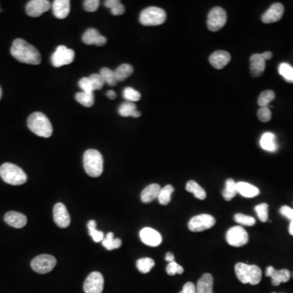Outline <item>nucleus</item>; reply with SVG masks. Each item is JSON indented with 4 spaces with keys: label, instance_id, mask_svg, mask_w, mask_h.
Segmentation results:
<instances>
[{
    "label": "nucleus",
    "instance_id": "nucleus-1",
    "mask_svg": "<svg viewBox=\"0 0 293 293\" xmlns=\"http://www.w3.org/2000/svg\"><path fill=\"white\" fill-rule=\"evenodd\" d=\"M11 54L18 61L29 65H39L42 61L40 53L36 47L22 38H16L14 40L11 47Z\"/></svg>",
    "mask_w": 293,
    "mask_h": 293
},
{
    "label": "nucleus",
    "instance_id": "nucleus-2",
    "mask_svg": "<svg viewBox=\"0 0 293 293\" xmlns=\"http://www.w3.org/2000/svg\"><path fill=\"white\" fill-rule=\"evenodd\" d=\"M27 125L29 130L38 136L49 138L53 129L49 119L43 112H36L28 117Z\"/></svg>",
    "mask_w": 293,
    "mask_h": 293
},
{
    "label": "nucleus",
    "instance_id": "nucleus-3",
    "mask_svg": "<svg viewBox=\"0 0 293 293\" xmlns=\"http://www.w3.org/2000/svg\"><path fill=\"white\" fill-rule=\"evenodd\" d=\"M235 271L238 280L244 285H257L262 280V270L256 265L239 262L235 265Z\"/></svg>",
    "mask_w": 293,
    "mask_h": 293
},
{
    "label": "nucleus",
    "instance_id": "nucleus-4",
    "mask_svg": "<svg viewBox=\"0 0 293 293\" xmlns=\"http://www.w3.org/2000/svg\"><path fill=\"white\" fill-rule=\"evenodd\" d=\"M83 166L86 172L93 178L99 177L103 170L102 154L96 149H88L83 156Z\"/></svg>",
    "mask_w": 293,
    "mask_h": 293
},
{
    "label": "nucleus",
    "instance_id": "nucleus-5",
    "mask_svg": "<svg viewBox=\"0 0 293 293\" xmlns=\"http://www.w3.org/2000/svg\"><path fill=\"white\" fill-rule=\"evenodd\" d=\"M0 177L7 184L19 186L27 182V175L22 169L11 163H4L0 167Z\"/></svg>",
    "mask_w": 293,
    "mask_h": 293
},
{
    "label": "nucleus",
    "instance_id": "nucleus-6",
    "mask_svg": "<svg viewBox=\"0 0 293 293\" xmlns=\"http://www.w3.org/2000/svg\"><path fill=\"white\" fill-rule=\"evenodd\" d=\"M166 20L165 10L157 7H149L144 9L139 16V21L146 26L162 25Z\"/></svg>",
    "mask_w": 293,
    "mask_h": 293
},
{
    "label": "nucleus",
    "instance_id": "nucleus-7",
    "mask_svg": "<svg viewBox=\"0 0 293 293\" xmlns=\"http://www.w3.org/2000/svg\"><path fill=\"white\" fill-rule=\"evenodd\" d=\"M227 15L223 8L215 7L211 9L208 15L207 26L210 31L217 32L226 25Z\"/></svg>",
    "mask_w": 293,
    "mask_h": 293
},
{
    "label": "nucleus",
    "instance_id": "nucleus-8",
    "mask_svg": "<svg viewBox=\"0 0 293 293\" xmlns=\"http://www.w3.org/2000/svg\"><path fill=\"white\" fill-rule=\"evenodd\" d=\"M216 223V219L212 215L203 213L193 217L188 223V228L193 232H199L210 229Z\"/></svg>",
    "mask_w": 293,
    "mask_h": 293
},
{
    "label": "nucleus",
    "instance_id": "nucleus-9",
    "mask_svg": "<svg viewBox=\"0 0 293 293\" xmlns=\"http://www.w3.org/2000/svg\"><path fill=\"white\" fill-rule=\"evenodd\" d=\"M75 52L74 50L61 45L56 48V52L52 56V63L54 67H62L64 65H70L74 61Z\"/></svg>",
    "mask_w": 293,
    "mask_h": 293
},
{
    "label": "nucleus",
    "instance_id": "nucleus-10",
    "mask_svg": "<svg viewBox=\"0 0 293 293\" xmlns=\"http://www.w3.org/2000/svg\"><path fill=\"white\" fill-rule=\"evenodd\" d=\"M226 239L231 246L238 248L249 243V234L242 226H233L226 232Z\"/></svg>",
    "mask_w": 293,
    "mask_h": 293
},
{
    "label": "nucleus",
    "instance_id": "nucleus-11",
    "mask_svg": "<svg viewBox=\"0 0 293 293\" xmlns=\"http://www.w3.org/2000/svg\"><path fill=\"white\" fill-rule=\"evenodd\" d=\"M56 262V258L53 256L43 254L32 260L31 267L37 273L47 274L55 268Z\"/></svg>",
    "mask_w": 293,
    "mask_h": 293
},
{
    "label": "nucleus",
    "instance_id": "nucleus-12",
    "mask_svg": "<svg viewBox=\"0 0 293 293\" xmlns=\"http://www.w3.org/2000/svg\"><path fill=\"white\" fill-rule=\"evenodd\" d=\"M104 286V280L102 274L94 271L86 279L83 289L86 293H102Z\"/></svg>",
    "mask_w": 293,
    "mask_h": 293
},
{
    "label": "nucleus",
    "instance_id": "nucleus-13",
    "mask_svg": "<svg viewBox=\"0 0 293 293\" xmlns=\"http://www.w3.org/2000/svg\"><path fill=\"white\" fill-rule=\"evenodd\" d=\"M52 4L47 0H31L26 5V13L31 17H38L49 11Z\"/></svg>",
    "mask_w": 293,
    "mask_h": 293
},
{
    "label": "nucleus",
    "instance_id": "nucleus-14",
    "mask_svg": "<svg viewBox=\"0 0 293 293\" xmlns=\"http://www.w3.org/2000/svg\"><path fill=\"white\" fill-rule=\"evenodd\" d=\"M53 217L54 222L59 227L66 228L70 226L71 222L70 213L68 212L65 204L62 203H57L54 206Z\"/></svg>",
    "mask_w": 293,
    "mask_h": 293
},
{
    "label": "nucleus",
    "instance_id": "nucleus-15",
    "mask_svg": "<svg viewBox=\"0 0 293 293\" xmlns=\"http://www.w3.org/2000/svg\"><path fill=\"white\" fill-rule=\"evenodd\" d=\"M139 236L143 244H145L148 246H159L162 242V236L161 234L150 227L142 229L139 233Z\"/></svg>",
    "mask_w": 293,
    "mask_h": 293
},
{
    "label": "nucleus",
    "instance_id": "nucleus-16",
    "mask_svg": "<svg viewBox=\"0 0 293 293\" xmlns=\"http://www.w3.org/2000/svg\"><path fill=\"white\" fill-rule=\"evenodd\" d=\"M266 276L271 278V284L274 286H279L282 283L289 282L291 278V272L287 269L278 271L273 267H268L266 271Z\"/></svg>",
    "mask_w": 293,
    "mask_h": 293
},
{
    "label": "nucleus",
    "instance_id": "nucleus-17",
    "mask_svg": "<svg viewBox=\"0 0 293 293\" xmlns=\"http://www.w3.org/2000/svg\"><path fill=\"white\" fill-rule=\"evenodd\" d=\"M285 11V7L282 3L276 2L271 5V7L262 16V22L265 24L277 22L281 20Z\"/></svg>",
    "mask_w": 293,
    "mask_h": 293
},
{
    "label": "nucleus",
    "instance_id": "nucleus-18",
    "mask_svg": "<svg viewBox=\"0 0 293 293\" xmlns=\"http://www.w3.org/2000/svg\"><path fill=\"white\" fill-rule=\"evenodd\" d=\"M231 61V55L226 51H216L209 57V62L215 69L222 70Z\"/></svg>",
    "mask_w": 293,
    "mask_h": 293
},
{
    "label": "nucleus",
    "instance_id": "nucleus-19",
    "mask_svg": "<svg viewBox=\"0 0 293 293\" xmlns=\"http://www.w3.org/2000/svg\"><path fill=\"white\" fill-rule=\"evenodd\" d=\"M266 69V61L261 54H253L250 57V73L253 78L262 76Z\"/></svg>",
    "mask_w": 293,
    "mask_h": 293
},
{
    "label": "nucleus",
    "instance_id": "nucleus-20",
    "mask_svg": "<svg viewBox=\"0 0 293 293\" xmlns=\"http://www.w3.org/2000/svg\"><path fill=\"white\" fill-rule=\"evenodd\" d=\"M83 43L88 45H97L98 47L103 46L107 43V38L101 35L96 29H88L83 36Z\"/></svg>",
    "mask_w": 293,
    "mask_h": 293
},
{
    "label": "nucleus",
    "instance_id": "nucleus-21",
    "mask_svg": "<svg viewBox=\"0 0 293 293\" xmlns=\"http://www.w3.org/2000/svg\"><path fill=\"white\" fill-rule=\"evenodd\" d=\"M4 221L9 226L15 228H22L26 225L27 217L22 213L10 211L7 212L4 216Z\"/></svg>",
    "mask_w": 293,
    "mask_h": 293
},
{
    "label": "nucleus",
    "instance_id": "nucleus-22",
    "mask_svg": "<svg viewBox=\"0 0 293 293\" xmlns=\"http://www.w3.org/2000/svg\"><path fill=\"white\" fill-rule=\"evenodd\" d=\"M53 14L58 19H65L70 12V0H55L52 3Z\"/></svg>",
    "mask_w": 293,
    "mask_h": 293
},
{
    "label": "nucleus",
    "instance_id": "nucleus-23",
    "mask_svg": "<svg viewBox=\"0 0 293 293\" xmlns=\"http://www.w3.org/2000/svg\"><path fill=\"white\" fill-rule=\"evenodd\" d=\"M161 188L159 184H153L148 185L145 189L142 192L141 200L143 203H150L156 199H158Z\"/></svg>",
    "mask_w": 293,
    "mask_h": 293
},
{
    "label": "nucleus",
    "instance_id": "nucleus-24",
    "mask_svg": "<svg viewBox=\"0 0 293 293\" xmlns=\"http://www.w3.org/2000/svg\"><path fill=\"white\" fill-rule=\"evenodd\" d=\"M213 278L211 274H204L197 282V293H213Z\"/></svg>",
    "mask_w": 293,
    "mask_h": 293
},
{
    "label": "nucleus",
    "instance_id": "nucleus-25",
    "mask_svg": "<svg viewBox=\"0 0 293 293\" xmlns=\"http://www.w3.org/2000/svg\"><path fill=\"white\" fill-rule=\"evenodd\" d=\"M236 186L238 193H240V195L246 198H253L259 195V189L252 184L244 182H239Z\"/></svg>",
    "mask_w": 293,
    "mask_h": 293
},
{
    "label": "nucleus",
    "instance_id": "nucleus-26",
    "mask_svg": "<svg viewBox=\"0 0 293 293\" xmlns=\"http://www.w3.org/2000/svg\"><path fill=\"white\" fill-rule=\"evenodd\" d=\"M260 145L264 150L268 151V152H276L277 150L276 135L271 132L262 134L260 140Z\"/></svg>",
    "mask_w": 293,
    "mask_h": 293
},
{
    "label": "nucleus",
    "instance_id": "nucleus-27",
    "mask_svg": "<svg viewBox=\"0 0 293 293\" xmlns=\"http://www.w3.org/2000/svg\"><path fill=\"white\" fill-rule=\"evenodd\" d=\"M119 114L121 116H133V117H139L141 116V113L137 110V107L132 102L125 101L121 103L118 108Z\"/></svg>",
    "mask_w": 293,
    "mask_h": 293
},
{
    "label": "nucleus",
    "instance_id": "nucleus-28",
    "mask_svg": "<svg viewBox=\"0 0 293 293\" xmlns=\"http://www.w3.org/2000/svg\"><path fill=\"white\" fill-rule=\"evenodd\" d=\"M186 190L188 193H193L195 198L199 199H204L206 197V193L204 188L199 186L196 182L194 180H190L188 182L186 185Z\"/></svg>",
    "mask_w": 293,
    "mask_h": 293
},
{
    "label": "nucleus",
    "instance_id": "nucleus-29",
    "mask_svg": "<svg viewBox=\"0 0 293 293\" xmlns=\"http://www.w3.org/2000/svg\"><path fill=\"white\" fill-rule=\"evenodd\" d=\"M237 183H235L233 179H229L226 180V187L222 192V196L224 199L230 201L232 198L237 195V186H236Z\"/></svg>",
    "mask_w": 293,
    "mask_h": 293
},
{
    "label": "nucleus",
    "instance_id": "nucleus-30",
    "mask_svg": "<svg viewBox=\"0 0 293 293\" xmlns=\"http://www.w3.org/2000/svg\"><path fill=\"white\" fill-rule=\"evenodd\" d=\"M134 68L132 65L129 64H123L120 65L116 70H115V75H116V80L117 82H122L133 74Z\"/></svg>",
    "mask_w": 293,
    "mask_h": 293
},
{
    "label": "nucleus",
    "instance_id": "nucleus-31",
    "mask_svg": "<svg viewBox=\"0 0 293 293\" xmlns=\"http://www.w3.org/2000/svg\"><path fill=\"white\" fill-rule=\"evenodd\" d=\"M102 244L107 250L112 251L119 249L121 247V240L118 238H114L113 233L108 232L102 241Z\"/></svg>",
    "mask_w": 293,
    "mask_h": 293
},
{
    "label": "nucleus",
    "instance_id": "nucleus-32",
    "mask_svg": "<svg viewBox=\"0 0 293 293\" xmlns=\"http://www.w3.org/2000/svg\"><path fill=\"white\" fill-rule=\"evenodd\" d=\"M104 5L111 10V12L114 16H121L125 13V7L119 0H107L104 2Z\"/></svg>",
    "mask_w": 293,
    "mask_h": 293
},
{
    "label": "nucleus",
    "instance_id": "nucleus-33",
    "mask_svg": "<svg viewBox=\"0 0 293 293\" xmlns=\"http://www.w3.org/2000/svg\"><path fill=\"white\" fill-rule=\"evenodd\" d=\"M76 100L84 107H91L94 105L95 97L93 93H86V92H79L75 96Z\"/></svg>",
    "mask_w": 293,
    "mask_h": 293
},
{
    "label": "nucleus",
    "instance_id": "nucleus-34",
    "mask_svg": "<svg viewBox=\"0 0 293 293\" xmlns=\"http://www.w3.org/2000/svg\"><path fill=\"white\" fill-rule=\"evenodd\" d=\"M174 192H175V188H173L172 185H166V187L161 188L159 196H158L160 204L162 205L168 204L171 200V195Z\"/></svg>",
    "mask_w": 293,
    "mask_h": 293
},
{
    "label": "nucleus",
    "instance_id": "nucleus-35",
    "mask_svg": "<svg viewBox=\"0 0 293 293\" xmlns=\"http://www.w3.org/2000/svg\"><path fill=\"white\" fill-rule=\"evenodd\" d=\"M155 266V262L152 258H143L138 260L136 262V267L139 272L143 274H147L150 272Z\"/></svg>",
    "mask_w": 293,
    "mask_h": 293
},
{
    "label": "nucleus",
    "instance_id": "nucleus-36",
    "mask_svg": "<svg viewBox=\"0 0 293 293\" xmlns=\"http://www.w3.org/2000/svg\"><path fill=\"white\" fill-rule=\"evenodd\" d=\"M276 98V93L271 91L267 90L265 92H262L258 97V103L261 107H268L269 104L271 101H273Z\"/></svg>",
    "mask_w": 293,
    "mask_h": 293
},
{
    "label": "nucleus",
    "instance_id": "nucleus-37",
    "mask_svg": "<svg viewBox=\"0 0 293 293\" xmlns=\"http://www.w3.org/2000/svg\"><path fill=\"white\" fill-rule=\"evenodd\" d=\"M88 228L89 235L92 236L95 242L98 243V242L103 241V239H104L103 231L97 230L96 221L90 220L88 223Z\"/></svg>",
    "mask_w": 293,
    "mask_h": 293
},
{
    "label": "nucleus",
    "instance_id": "nucleus-38",
    "mask_svg": "<svg viewBox=\"0 0 293 293\" xmlns=\"http://www.w3.org/2000/svg\"><path fill=\"white\" fill-rule=\"evenodd\" d=\"M279 73L287 83H293V67L288 63L280 64Z\"/></svg>",
    "mask_w": 293,
    "mask_h": 293
},
{
    "label": "nucleus",
    "instance_id": "nucleus-39",
    "mask_svg": "<svg viewBox=\"0 0 293 293\" xmlns=\"http://www.w3.org/2000/svg\"><path fill=\"white\" fill-rule=\"evenodd\" d=\"M100 74L103 80L109 86H116L117 84V80H116V75H115V71L110 70L108 68H103L101 69Z\"/></svg>",
    "mask_w": 293,
    "mask_h": 293
},
{
    "label": "nucleus",
    "instance_id": "nucleus-40",
    "mask_svg": "<svg viewBox=\"0 0 293 293\" xmlns=\"http://www.w3.org/2000/svg\"><path fill=\"white\" fill-rule=\"evenodd\" d=\"M123 97L125 100L129 102L139 101L141 98V95L138 91L132 88H126L123 91Z\"/></svg>",
    "mask_w": 293,
    "mask_h": 293
},
{
    "label": "nucleus",
    "instance_id": "nucleus-41",
    "mask_svg": "<svg viewBox=\"0 0 293 293\" xmlns=\"http://www.w3.org/2000/svg\"><path fill=\"white\" fill-rule=\"evenodd\" d=\"M235 221L239 224L247 226H252L256 223V219L254 217L243 214V213H236L235 215Z\"/></svg>",
    "mask_w": 293,
    "mask_h": 293
},
{
    "label": "nucleus",
    "instance_id": "nucleus-42",
    "mask_svg": "<svg viewBox=\"0 0 293 293\" xmlns=\"http://www.w3.org/2000/svg\"><path fill=\"white\" fill-rule=\"evenodd\" d=\"M268 208L269 205L266 203L256 206V213L258 214V218H259L261 222H266L268 220Z\"/></svg>",
    "mask_w": 293,
    "mask_h": 293
},
{
    "label": "nucleus",
    "instance_id": "nucleus-43",
    "mask_svg": "<svg viewBox=\"0 0 293 293\" xmlns=\"http://www.w3.org/2000/svg\"><path fill=\"white\" fill-rule=\"evenodd\" d=\"M184 267L178 264L177 262H175V261L174 262H169V264L166 267V272L170 276H175L177 274L181 275V274L184 273Z\"/></svg>",
    "mask_w": 293,
    "mask_h": 293
},
{
    "label": "nucleus",
    "instance_id": "nucleus-44",
    "mask_svg": "<svg viewBox=\"0 0 293 293\" xmlns=\"http://www.w3.org/2000/svg\"><path fill=\"white\" fill-rule=\"evenodd\" d=\"M89 79L91 81V83H92V88H93L94 91L102 89L103 85H104V83H105V82H104L100 74H92L89 77Z\"/></svg>",
    "mask_w": 293,
    "mask_h": 293
},
{
    "label": "nucleus",
    "instance_id": "nucleus-45",
    "mask_svg": "<svg viewBox=\"0 0 293 293\" xmlns=\"http://www.w3.org/2000/svg\"><path fill=\"white\" fill-rule=\"evenodd\" d=\"M271 112L269 107H261L258 112V119L262 122H268L271 121Z\"/></svg>",
    "mask_w": 293,
    "mask_h": 293
},
{
    "label": "nucleus",
    "instance_id": "nucleus-46",
    "mask_svg": "<svg viewBox=\"0 0 293 293\" xmlns=\"http://www.w3.org/2000/svg\"><path fill=\"white\" fill-rule=\"evenodd\" d=\"M79 85L81 89L83 90V92L86 93H93L94 90L92 88V83L90 81L89 77L87 78H83L81 79L79 82Z\"/></svg>",
    "mask_w": 293,
    "mask_h": 293
},
{
    "label": "nucleus",
    "instance_id": "nucleus-47",
    "mask_svg": "<svg viewBox=\"0 0 293 293\" xmlns=\"http://www.w3.org/2000/svg\"><path fill=\"white\" fill-rule=\"evenodd\" d=\"M99 3L100 2L98 0H86L83 2V6H84L86 11H89V12H94V11H97Z\"/></svg>",
    "mask_w": 293,
    "mask_h": 293
},
{
    "label": "nucleus",
    "instance_id": "nucleus-48",
    "mask_svg": "<svg viewBox=\"0 0 293 293\" xmlns=\"http://www.w3.org/2000/svg\"><path fill=\"white\" fill-rule=\"evenodd\" d=\"M280 212L283 216L289 220L293 219V208H290L289 206L284 205L280 208Z\"/></svg>",
    "mask_w": 293,
    "mask_h": 293
},
{
    "label": "nucleus",
    "instance_id": "nucleus-49",
    "mask_svg": "<svg viewBox=\"0 0 293 293\" xmlns=\"http://www.w3.org/2000/svg\"><path fill=\"white\" fill-rule=\"evenodd\" d=\"M179 293H197L195 285L192 282L187 283L183 288V290Z\"/></svg>",
    "mask_w": 293,
    "mask_h": 293
},
{
    "label": "nucleus",
    "instance_id": "nucleus-50",
    "mask_svg": "<svg viewBox=\"0 0 293 293\" xmlns=\"http://www.w3.org/2000/svg\"><path fill=\"white\" fill-rule=\"evenodd\" d=\"M262 58L264 59L265 61H269L273 57V54L271 52H264V53L261 54Z\"/></svg>",
    "mask_w": 293,
    "mask_h": 293
},
{
    "label": "nucleus",
    "instance_id": "nucleus-51",
    "mask_svg": "<svg viewBox=\"0 0 293 293\" xmlns=\"http://www.w3.org/2000/svg\"><path fill=\"white\" fill-rule=\"evenodd\" d=\"M165 259H166V262H174L175 261V255L171 252H168V253H166Z\"/></svg>",
    "mask_w": 293,
    "mask_h": 293
},
{
    "label": "nucleus",
    "instance_id": "nucleus-52",
    "mask_svg": "<svg viewBox=\"0 0 293 293\" xmlns=\"http://www.w3.org/2000/svg\"><path fill=\"white\" fill-rule=\"evenodd\" d=\"M107 98H109L110 99H115L116 98V92L114 91H112V90H110L108 92H107Z\"/></svg>",
    "mask_w": 293,
    "mask_h": 293
},
{
    "label": "nucleus",
    "instance_id": "nucleus-53",
    "mask_svg": "<svg viewBox=\"0 0 293 293\" xmlns=\"http://www.w3.org/2000/svg\"><path fill=\"white\" fill-rule=\"evenodd\" d=\"M289 233H290V235H293V219L292 220L291 222H290V226H289Z\"/></svg>",
    "mask_w": 293,
    "mask_h": 293
},
{
    "label": "nucleus",
    "instance_id": "nucleus-54",
    "mask_svg": "<svg viewBox=\"0 0 293 293\" xmlns=\"http://www.w3.org/2000/svg\"><path fill=\"white\" fill-rule=\"evenodd\" d=\"M1 97H2V90H1V88H0V99H1Z\"/></svg>",
    "mask_w": 293,
    "mask_h": 293
},
{
    "label": "nucleus",
    "instance_id": "nucleus-55",
    "mask_svg": "<svg viewBox=\"0 0 293 293\" xmlns=\"http://www.w3.org/2000/svg\"></svg>",
    "mask_w": 293,
    "mask_h": 293
},
{
    "label": "nucleus",
    "instance_id": "nucleus-56",
    "mask_svg": "<svg viewBox=\"0 0 293 293\" xmlns=\"http://www.w3.org/2000/svg\"></svg>",
    "mask_w": 293,
    "mask_h": 293
}]
</instances>
